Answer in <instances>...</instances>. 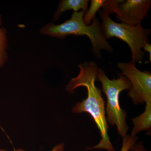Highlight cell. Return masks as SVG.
I'll list each match as a JSON object with an SVG mask.
<instances>
[{
	"instance_id": "52a82bcc",
	"label": "cell",
	"mask_w": 151,
	"mask_h": 151,
	"mask_svg": "<svg viewBox=\"0 0 151 151\" xmlns=\"http://www.w3.org/2000/svg\"><path fill=\"white\" fill-rule=\"evenodd\" d=\"M89 0H62L58 4L54 14L53 21L58 20L63 13L67 11L73 10L78 12L81 10L86 13L88 10Z\"/></svg>"
},
{
	"instance_id": "4fadbf2b",
	"label": "cell",
	"mask_w": 151,
	"mask_h": 151,
	"mask_svg": "<svg viewBox=\"0 0 151 151\" xmlns=\"http://www.w3.org/2000/svg\"><path fill=\"white\" fill-rule=\"evenodd\" d=\"M64 145L63 144H60L53 148L51 151H63L64 150ZM0 151H8L3 149H0ZM14 151H25L22 149L19 148L15 150Z\"/></svg>"
},
{
	"instance_id": "7a4b0ae2",
	"label": "cell",
	"mask_w": 151,
	"mask_h": 151,
	"mask_svg": "<svg viewBox=\"0 0 151 151\" xmlns=\"http://www.w3.org/2000/svg\"><path fill=\"white\" fill-rule=\"evenodd\" d=\"M84 12H73L69 19L59 24L50 23L42 27L40 32L43 35L63 39L68 35L86 36L92 44V50L98 59L102 58L101 51L112 53L113 48L102 31L101 23L97 17L93 19L91 24H86L84 21Z\"/></svg>"
},
{
	"instance_id": "6da1fadb",
	"label": "cell",
	"mask_w": 151,
	"mask_h": 151,
	"mask_svg": "<svg viewBox=\"0 0 151 151\" xmlns=\"http://www.w3.org/2000/svg\"><path fill=\"white\" fill-rule=\"evenodd\" d=\"M78 67L80 69L79 73L75 78H71L66 89L72 93L78 87L84 86L87 89V97L81 102L76 103L72 111L75 113H86L90 114L101 137L98 144L86 150L116 151L108 135L109 127L106 120L105 101L102 97L101 89L95 85L98 69L97 63L94 61H86L80 63Z\"/></svg>"
},
{
	"instance_id": "8992f818",
	"label": "cell",
	"mask_w": 151,
	"mask_h": 151,
	"mask_svg": "<svg viewBox=\"0 0 151 151\" xmlns=\"http://www.w3.org/2000/svg\"><path fill=\"white\" fill-rule=\"evenodd\" d=\"M131 62L119 63L117 66L122 71V75L129 81L132 87L128 92V97L135 105L151 103V73L141 71Z\"/></svg>"
},
{
	"instance_id": "30bf717a",
	"label": "cell",
	"mask_w": 151,
	"mask_h": 151,
	"mask_svg": "<svg viewBox=\"0 0 151 151\" xmlns=\"http://www.w3.org/2000/svg\"><path fill=\"white\" fill-rule=\"evenodd\" d=\"M105 0H92L88 10L84 14V21L86 24L89 25L91 24L93 19L95 17V14L103 8Z\"/></svg>"
},
{
	"instance_id": "ba28073f",
	"label": "cell",
	"mask_w": 151,
	"mask_h": 151,
	"mask_svg": "<svg viewBox=\"0 0 151 151\" xmlns=\"http://www.w3.org/2000/svg\"><path fill=\"white\" fill-rule=\"evenodd\" d=\"M132 120L134 125L131 134L132 137H136L142 131L150 132L151 128V103H146L144 112Z\"/></svg>"
},
{
	"instance_id": "5bb4252c",
	"label": "cell",
	"mask_w": 151,
	"mask_h": 151,
	"mask_svg": "<svg viewBox=\"0 0 151 151\" xmlns=\"http://www.w3.org/2000/svg\"><path fill=\"white\" fill-rule=\"evenodd\" d=\"M143 49L145 51L148 52L149 55V61L151 62V44L150 42L146 43L143 47Z\"/></svg>"
},
{
	"instance_id": "3957f363",
	"label": "cell",
	"mask_w": 151,
	"mask_h": 151,
	"mask_svg": "<svg viewBox=\"0 0 151 151\" xmlns=\"http://www.w3.org/2000/svg\"><path fill=\"white\" fill-rule=\"evenodd\" d=\"M97 78L102 84L101 91L107 97L105 108L107 122L112 126L116 125L119 134L124 138L127 136L129 127L127 124V112L120 107L119 97L122 91L131 89L132 84L121 74L117 78L109 79L101 68L97 69Z\"/></svg>"
},
{
	"instance_id": "277c9868",
	"label": "cell",
	"mask_w": 151,
	"mask_h": 151,
	"mask_svg": "<svg viewBox=\"0 0 151 151\" xmlns=\"http://www.w3.org/2000/svg\"><path fill=\"white\" fill-rule=\"evenodd\" d=\"M102 31L106 39L116 37L121 40L128 45L132 53L133 63L140 64L142 62L145 52L142 50L146 43H148V36L151 30L145 28L142 25H131L124 23H116L108 15L99 11Z\"/></svg>"
},
{
	"instance_id": "8fae6325",
	"label": "cell",
	"mask_w": 151,
	"mask_h": 151,
	"mask_svg": "<svg viewBox=\"0 0 151 151\" xmlns=\"http://www.w3.org/2000/svg\"><path fill=\"white\" fill-rule=\"evenodd\" d=\"M138 137L127 135L123 138V142L121 151H129L131 148L137 142Z\"/></svg>"
},
{
	"instance_id": "5b68a950",
	"label": "cell",
	"mask_w": 151,
	"mask_h": 151,
	"mask_svg": "<svg viewBox=\"0 0 151 151\" xmlns=\"http://www.w3.org/2000/svg\"><path fill=\"white\" fill-rule=\"evenodd\" d=\"M151 6L150 0H108L102 10L108 15L116 14L122 23L133 26L141 24Z\"/></svg>"
},
{
	"instance_id": "9c48e42d",
	"label": "cell",
	"mask_w": 151,
	"mask_h": 151,
	"mask_svg": "<svg viewBox=\"0 0 151 151\" xmlns=\"http://www.w3.org/2000/svg\"><path fill=\"white\" fill-rule=\"evenodd\" d=\"M2 21L0 15V68L5 65L8 58L7 50L8 42L7 32L4 28L2 27Z\"/></svg>"
},
{
	"instance_id": "7c38bea8",
	"label": "cell",
	"mask_w": 151,
	"mask_h": 151,
	"mask_svg": "<svg viewBox=\"0 0 151 151\" xmlns=\"http://www.w3.org/2000/svg\"><path fill=\"white\" fill-rule=\"evenodd\" d=\"M129 151H148L145 148L142 142H137L131 148Z\"/></svg>"
}]
</instances>
